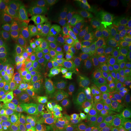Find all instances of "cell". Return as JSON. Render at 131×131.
Segmentation results:
<instances>
[{
	"instance_id": "22",
	"label": "cell",
	"mask_w": 131,
	"mask_h": 131,
	"mask_svg": "<svg viewBox=\"0 0 131 131\" xmlns=\"http://www.w3.org/2000/svg\"><path fill=\"white\" fill-rule=\"evenodd\" d=\"M122 131H131V119L127 123V125Z\"/></svg>"
},
{
	"instance_id": "16",
	"label": "cell",
	"mask_w": 131,
	"mask_h": 131,
	"mask_svg": "<svg viewBox=\"0 0 131 131\" xmlns=\"http://www.w3.org/2000/svg\"><path fill=\"white\" fill-rule=\"evenodd\" d=\"M129 72H115L109 75V83L115 98V104L121 98L126 88Z\"/></svg>"
},
{
	"instance_id": "23",
	"label": "cell",
	"mask_w": 131,
	"mask_h": 131,
	"mask_svg": "<svg viewBox=\"0 0 131 131\" xmlns=\"http://www.w3.org/2000/svg\"><path fill=\"white\" fill-rule=\"evenodd\" d=\"M1 93H2V86L0 84V95H1Z\"/></svg>"
},
{
	"instance_id": "13",
	"label": "cell",
	"mask_w": 131,
	"mask_h": 131,
	"mask_svg": "<svg viewBox=\"0 0 131 131\" xmlns=\"http://www.w3.org/2000/svg\"><path fill=\"white\" fill-rule=\"evenodd\" d=\"M98 18L131 21V0L108 2L95 8Z\"/></svg>"
},
{
	"instance_id": "17",
	"label": "cell",
	"mask_w": 131,
	"mask_h": 131,
	"mask_svg": "<svg viewBox=\"0 0 131 131\" xmlns=\"http://www.w3.org/2000/svg\"><path fill=\"white\" fill-rule=\"evenodd\" d=\"M130 119V115L116 114L106 118L103 121L102 126L106 131H122Z\"/></svg>"
},
{
	"instance_id": "3",
	"label": "cell",
	"mask_w": 131,
	"mask_h": 131,
	"mask_svg": "<svg viewBox=\"0 0 131 131\" xmlns=\"http://www.w3.org/2000/svg\"><path fill=\"white\" fill-rule=\"evenodd\" d=\"M55 52L63 62L80 60L85 57L82 34L72 15L66 13L55 34Z\"/></svg>"
},
{
	"instance_id": "5",
	"label": "cell",
	"mask_w": 131,
	"mask_h": 131,
	"mask_svg": "<svg viewBox=\"0 0 131 131\" xmlns=\"http://www.w3.org/2000/svg\"><path fill=\"white\" fill-rule=\"evenodd\" d=\"M92 60L101 66L107 74L131 70V45H111L96 47Z\"/></svg>"
},
{
	"instance_id": "7",
	"label": "cell",
	"mask_w": 131,
	"mask_h": 131,
	"mask_svg": "<svg viewBox=\"0 0 131 131\" xmlns=\"http://www.w3.org/2000/svg\"><path fill=\"white\" fill-rule=\"evenodd\" d=\"M13 33L38 55L51 54L55 52V37L49 35L31 24L24 17Z\"/></svg>"
},
{
	"instance_id": "15",
	"label": "cell",
	"mask_w": 131,
	"mask_h": 131,
	"mask_svg": "<svg viewBox=\"0 0 131 131\" xmlns=\"http://www.w3.org/2000/svg\"><path fill=\"white\" fill-rule=\"evenodd\" d=\"M23 17L11 1L0 0V34L12 32Z\"/></svg>"
},
{
	"instance_id": "10",
	"label": "cell",
	"mask_w": 131,
	"mask_h": 131,
	"mask_svg": "<svg viewBox=\"0 0 131 131\" xmlns=\"http://www.w3.org/2000/svg\"><path fill=\"white\" fill-rule=\"evenodd\" d=\"M0 105L2 111L15 122L25 123L31 119L33 112L27 97L4 90L0 95Z\"/></svg>"
},
{
	"instance_id": "14",
	"label": "cell",
	"mask_w": 131,
	"mask_h": 131,
	"mask_svg": "<svg viewBox=\"0 0 131 131\" xmlns=\"http://www.w3.org/2000/svg\"><path fill=\"white\" fill-rule=\"evenodd\" d=\"M49 122L53 131H80L79 121L61 99Z\"/></svg>"
},
{
	"instance_id": "18",
	"label": "cell",
	"mask_w": 131,
	"mask_h": 131,
	"mask_svg": "<svg viewBox=\"0 0 131 131\" xmlns=\"http://www.w3.org/2000/svg\"><path fill=\"white\" fill-rule=\"evenodd\" d=\"M115 105L120 106L126 110H131V73H130L125 90L121 98L117 101Z\"/></svg>"
},
{
	"instance_id": "9",
	"label": "cell",
	"mask_w": 131,
	"mask_h": 131,
	"mask_svg": "<svg viewBox=\"0 0 131 131\" xmlns=\"http://www.w3.org/2000/svg\"><path fill=\"white\" fill-rule=\"evenodd\" d=\"M92 111L115 105L109 81L101 75L87 76L84 80Z\"/></svg>"
},
{
	"instance_id": "6",
	"label": "cell",
	"mask_w": 131,
	"mask_h": 131,
	"mask_svg": "<svg viewBox=\"0 0 131 131\" xmlns=\"http://www.w3.org/2000/svg\"><path fill=\"white\" fill-rule=\"evenodd\" d=\"M60 99L78 121L87 120L92 113L84 80L69 81L63 83Z\"/></svg>"
},
{
	"instance_id": "19",
	"label": "cell",
	"mask_w": 131,
	"mask_h": 131,
	"mask_svg": "<svg viewBox=\"0 0 131 131\" xmlns=\"http://www.w3.org/2000/svg\"><path fill=\"white\" fill-rule=\"evenodd\" d=\"M0 131H16L7 115L0 109Z\"/></svg>"
},
{
	"instance_id": "21",
	"label": "cell",
	"mask_w": 131,
	"mask_h": 131,
	"mask_svg": "<svg viewBox=\"0 0 131 131\" xmlns=\"http://www.w3.org/2000/svg\"><path fill=\"white\" fill-rule=\"evenodd\" d=\"M90 131H106L105 129L103 128L102 125H98L97 122H95L94 125H92V127L90 128Z\"/></svg>"
},
{
	"instance_id": "1",
	"label": "cell",
	"mask_w": 131,
	"mask_h": 131,
	"mask_svg": "<svg viewBox=\"0 0 131 131\" xmlns=\"http://www.w3.org/2000/svg\"><path fill=\"white\" fill-rule=\"evenodd\" d=\"M39 60V56L13 33L0 34V71L19 69L31 71Z\"/></svg>"
},
{
	"instance_id": "4",
	"label": "cell",
	"mask_w": 131,
	"mask_h": 131,
	"mask_svg": "<svg viewBox=\"0 0 131 131\" xmlns=\"http://www.w3.org/2000/svg\"><path fill=\"white\" fill-rule=\"evenodd\" d=\"M66 14L63 5L52 1L33 2L24 17L49 35L55 37L58 26Z\"/></svg>"
},
{
	"instance_id": "8",
	"label": "cell",
	"mask_w": 131,
	"mask_h": 131,
	"mask_svg": "<svg viewBox=\"0 0 131 131\" xmlns=\"http://www.w3.org/2000/svg\"><path fill=\"white\" fill-rule=\"evenodd\" d=\"M32 93H60L64 83L59 68L51 61L39 60L32 70Z\"/></svg>"
},
{
	"instance_id": "20",
	"label": "cell",
	"mask_w": 131,
	"mask_h": 131,
	"mask_svg": "<svg viewBox=\"0 0 131 131\" xmlns=\"http://www.w3.org/2000/svg\"><path fill=\"white\" fill-rule=\"evenodd\" d=\"M91 60H92V58H90L84 57V58L80 59V60L70 61V62H69V65L74 67L77 70L80 71V72L83 73L84 71L86 69L87 66L90 63Z\"/></svg>"
},
{
	"instance_id": "12",
	"label": "cell",
	"mask_w": 131,
	"mask_h": 131,
	"mask_svg": "<svg viewBox=\"0 0 131 131\" xmlns=\"http://www.w3.org/2000/svg\"><path fill=\"white\" fill-rule=\"evenodd\" d=\"M5 87L9 91L27 97L32 93V72L19 69L6 72L3 77Z\"/></svg>"
},
{
	"instance_id": "2",
	"label": "cell",
	"mask_w": 131,
	"mask_h": 131,
	"mask_svg": "<svg viewBox=\"0 0 131 131\" xmlns=\"http://www.w3.org/2000/svg\"><path fill=\"white\" fill-rule=\"evenodd\" d=\"M85 37L95 47L131 42V21L97 18L83 30Z\"/></svg>"
},
{
	"instance_id": "11",
	"label": "cell",
	"mask_w": 131,
	"mask_h": 131,
	"mask_svg": "<svg viewBox=\"0 0 131 131\" xmlns=\"http://www.w3.org/2000/svg\"><path fill=\"white\" fill-rule=\"evenodd\" d=\"M33 113L45 122H49L60 101V93L36 92L28 97Z\"/></svg>"
}]
</instances>
